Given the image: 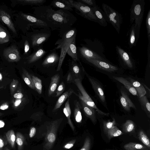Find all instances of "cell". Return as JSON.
<instances>
[{
    "label": "cell",
    "mask_w": 150,
    "mask_h": 150,
    "mask_svg": "<svg viewBox=\"0 0 150 150\" xmlns=\"http://www.w3.org/2000/svg\"><path fill=\"white\" fill-rule=\"evenodd\" d=\"M60 119H57L52 121L48 126V132L46 138V144L45 148L49 149L54 142L56 138V131L60 122Z\"/></svg>",
    "instance_id": "obj_9"
},
{
    "label": "cell",
    "mask_w": 150,
    "mask_h": 150,
    "mask_svg": "<svg viewBox=\"0 0 150 150\" xmlns=\"http://www.w3.org/2000/svg\"><path fill=\"white\" fill-rule=\"evenodd\" d=\"M145 4L144 0H134L130 9V23L132 24L134 22L135 33L138 39L144 16Z\"/></svg>",
    "instance_id": "obj_3"
},
{
    "label": "cell",
    "mask_w": 150,
    "mask_h": 150,
    "mask_svg": "<svg viewBox=\"0 0 150 150\" xmlns=\"http://www.w3.org/2000/svg\"><path fill=\"white\" fill-rule=\"evenodd\" d=\"M69 0L77 14L87 20L98 23V21L93 12L92 7L79 0Z\"/></svg>",
    "instance_id": "obj_6"
},
{
    "label": "cell",
    "mask_w": 150,
    "mask_h": 150,
    "mask_svg": "<svg viewBox=\"0 0 150 150\" xmlns=\"http://www.w3.org/2000/svg\"><path fill=\"white\" fill-rule=\"evenodd\" d=\"M5 123L4 121L1 120H0V128H1L4 126Z\"/></svg>",
    "instance_id": "obj_52"
},
{
    "label": "cell",
    "mask_w": 150,
    "mask_h": 150,
    "mask_svg": "<svg viewBox=\"0 0 150 150\" xmlns=\"http://www.w3.org/2000/svg\"><path fill=\"white\" fill-rule=\"evenodd\" d=\"M63 112L67 119L68 123L69 125L72 130L74 131V126L70 119L71 111L70 108L69 99L67 100L65 104V106L63 109Z\"/></svg>",
    "instance_id": "obj_28"
},
{
    "label": "cell",
    "mask_w": 150,
    "mask_h": 150,
    "mask_svg": "<svg viewBox=\"0 0 150 150\" xmlns=\"http://www.w3.org/2000/svg\"><path fill=\"white\" fill-rule=\"evenodd\" d=\"M18 1L24 5H35L36 6L43 5L46 1L45 0H19Z\"/></svg>",
    "instance_id": "obj_32"
},
{
    "label": "cell",
    "mask_w": 150,
    "mask_h": 150,
    "mask_svg": "<svg viewBox=\"0 0 150 150\" xmlns=\"http://www.w3.org/2000/svg\"><path fill=\"white\" fill-rule=\"evenodd\" d=\"M4 150H10L9 149L7 148H6Z\"/></svg>",
    "instance_id": "obj_54"
},
{
    "label": "cell",
    "mask_w": 150,
    "mask_h": 150,
    "mask_svg": "<svg viewBox=\"0 0 150 150\" xmlns=\"http://www.w3.org/2000/svg\"><path fill=\"white\" fill-rule=\"evenodd\" d=\"M121 95L120 96V101L121 105L126 111H129L131 108L136 109V108L126 93L124 91H121Z\"/></svg>",
    "instance_id": "obj_16"
},
{
    "label": "cell",
    "mask_w": 150,
    "mask_h": 150,
    "mask_svg": "<svg viewBox=\"0 0 150 150\" xmlns=\"http://www.w3.org/2000/svg\"><path fill=\"white\" fill-rule=\"evenodd\" d=\"M108 136L109 139L118 137L123 134L122 132L116 126H114L107 132Z\"/></svg>",
    "instance_id": "obj_34"
},
{
    "label": "cell",
    "mask_w": 150,
    "mask_h": 150,
    "mask_svg": "<svg viewBox=\"0 0 150 150\" xmlns=\"http://www.w3.org/2000/svg\"><path fill=\"white\" fill-rule=\"evenodd\" d=\"M24 136L19 132L16 134V142L18 145V150H22L25 142Z\"/></svg>",
    "instance_id": "obj_36"
},
{
    "label": "cell",
    "mask_w": 150,
    "mask_h": 150,
    "mask_svg": "<svg viewBox=\"0 0 150 150\" xmlns=\"http://www.w3.org/2000/svg\"><path fill=\"white\" fill-rule=\"evenodd\" d=\"M74 91L71 88L63 93L57 100L54 106V110H57L59 108L65 100L73 93H75Z\"/></svg>",
    "instance_id": "obj_23"
},
{
    "label": "cell",
    "mask_w": 150,
    "mask_h": 150,
    "mask_svg": "<svg viewBox=\"0 0 150 150\" xmlns=\"http://www.w3.org/2000/svg\"><path fill=\"white\" fill-rule=\"evenodd\" d=\"M139 101L142 109L145 112L147 116L150 117V103L147 97L144 96L139 98Z\"/></svg>",
    "instance_id": "obj_25"
},
{
    "label": "cell",
    "mask_w": 150,
    "mask_h": 150,
    "mask_svg": "<svg viewBox=\"0 0 150 150\" xmlns=\"http://www.w3.org/2000/svg\"><path fill=\"white\" fill-rule=\"evenodd\" d=\"M33 8L34 16L45 23L51 30H59L60 38L77 20L70 11L61 9L55 10L50 5L36 6Z\"/></svg>",
    "instance_id": "obj_1"
},
{
    "label": "cell",
    "mask_w": 150,
    "mask_h": 150,
    "mask_svg": "<svg viewBox=\"0 0 150 150\" xmlns=\"http://www.w3.org/2000/svg\"><path fill=\"white\" fill-rule=\"evenodd\" d=\"M21 100L20 99L16 100L14 103V105L16 106H18L21 103Z\"/></svg>",
    "instance_id": "obj_50"
},
{
    "label": "cell",
    "mask_w": 150,
    "mask_h": 150,
    "mask_svg": "<svg viewBox=\"0 0 150 150\" xmlns=\"http://www.w3.org/2000/svg\"><path fill=\"white\" fill-rule=\"evenodd\" d=\"M139 140L148 148L150 149V140L146 134L142 130L140 131L139 134Z\"/></svg>",
    "instance_id": "obj_35"
},
{
    "label": "cell",
    "mask_w": 150,
    "mask_h": 150,
    "mask_svg": "<svg viewBox=\"0 0 150 150\" xmlns=\"http://www.w3.org/2000/svg\"><path fill=\"white\" fill-rule=\"evenodd\" d=\"M10 15L4 11L0 9V20L4 22L14 33L16 31L11 19Z\"/></svg>",
    "instance_id": "obj_18"
},
{
    "label": "cell",
    "mask_w": 150,
    "mask_h": 150,
    "mask_svg": "<svg viewBox=\"0 0 150 150\" xmlns=\"http://www.w3.org/2000/svg\"><path fill=\"white\" fill-rule=\"evenodd\" d=\"M65 86L63 82H62L59 86L56 92V97H58L61 95L65 90Z\"/></svg>",
    "instance_id": "obj_41"
},
{
    "label": "cell",
    "mask_w": 150,
    "mask_h": 150,
    "mask_svg": "<svg viewBox=\"0 0 150 150\" xmlns=\"http://www.w3.org/2000/svg\"><path fill=\"white\" fill-rule=\"evenodd\" d=\"M30 45H31V44H30L28 40H25L24 43V54L27 55L29 52Z\"/></svg>",
    "instance_id": "obj_44"
},
{
    "label": "cell",
    "mask_w": 150,
    "mask_h": 150,
    "mask_svg": "<svg viewBox=\"0 0 150 150\" xmlns=\"http://www.w3.org/2000/svg\"><path fill=\"white\" fill-rule=\"evenodd\" d=\"M2 79V76L1 74L0 73V81Z\"/></svg>",
    "instance_id": "obj_53"
},
{
    "label": "cell",
    "mask_w": 150,
    "mask_h": 150,
    "mask_svg": "<svg viewBox=\"0 0 150 150\" xmlns=\"http://www.w3.org/2000/svg\"><path fill=\"white\" fill-rule=\"evenodd\" d=\"M81 2L91 7H93L96 5V1L94 0H79Z\"/></svg>",
    "instance_id": "obj_43"
},
{
    "label": "cell",
    "mask_w": 150,
    "mask_h": 150,
    "mask_svg": "<svg viewBox=\"0 0 150 150\" xmlns=\"http://www.w3.org/2000/svg\"><path fill=\"white\" fill-rule=\"evenodd\" d=\"M77 32L76 28H71L65 33L55 43V45L57 46L54 49L56 50L59 49L61 50L59 60L56 70L57 71L60 70L69 46L73 40L76 38Z\"/></svg>",
    "instance_id": "obj_2"
},
{
    "label": "cell",
    "mask_w": 150,
    "mask_h": 150,
    "mask_svg": "<svg viewBox=\"0 0 150 150\" xmlns=\"http://www.w3.org/2000/svg\"><path fill=\"white\" fill-rule=\"evenodd\" d=\"M146 25L147 31L148 42H150V9H149L147 15Z\"/></svg>",
    "instance_id": "obj_39"
},
{
    "label": "cell",
    "mask_w": 150,
    "mask_h": 150,
    "mask_svg": "<svg viewBox=\"0 0 150 150\" xmlns=\"http://www.w3.org/2000/svg\"><path fill=\"white\" fill-rule=\"evenodd\" d=\"M4 146V142L3 140L0 138V150H2Z\"/></svg>",
    "instance_id": "obj_48"
},
{
    "label": "cell",
    "mask_w": 150,
    "mask_h": 150,
    "mask_svg": "<svg viewBox=\"0 0 150 150\" xmlns=\"http://www.w3.org/2000/svg\"><path fill=\"white\" fill-rule=\"evenodd\" d=\"M135 128V125L134 122L131 120L126 121L123 125V131L126 133H129L133 132Z\"/></svg>",
    "instance_id": "obj_31"
},
{
    "label": "cell",
    "mask_w": 150,
    "mask_h": 150,
    "mask_svg": "<svg viewBox=\"0 0 150 150\" xmlns=\"http://www.w3.org/2000/svg\"><path fill=\"white\" fill-rule=\"evenodd\" d=\"M51 35V30L45 29L33 30L29 35L31 47L34 50L42 47Z\"/></svg>",
    "instance_id": "obj_4"
},
{
    "label": "cell",
    "mask_w": 150,
    "mask_h": 150,
    "mask_svg": "<svg viewBox=\"0 0 150 150\" xmlns=\"http://www.w3.org/2000/svg\"><path fill=\"white\" fill-rule=\"evenodd\" d=\"M32 79L35 89L40 94H42V85L41 80L35 76H32Z\"/></svg>",
    "instance_id": "obj_33"
},
{
    "label": "cell",
    "mask_w": 150,
    "mask_h": 150,
    "mask_svg": "<svg viewBox=\"0 0 150 150\" xmlns=\"http://www.w3.org/2000/svg\"><path fill=\"white\" fill-rule=\"evenodd\" d=\"M8 105L7 104H3L0 106V109L2 110H5L8 108Z\"/></svg>",
    "instance_id": "obj_49"
},
{
    "label": "cell",
    "mask_w": 150,
    "mask_h": 150,
    "mask_svg": "<svg viewBox=\"0 0 150 150\" xmlns=\"http://www.w3.org/2000/svg\"><path fill=\"white\" fill-rule=\"evenodd\" d=\"M124 148L125 150H147L146 146L140 144L132 142L125 144Z\"/></svg>",
    "instance_id": "obj_27"
},
{
    "label": "cell",
    "mask_w": 150,
    "mask_h": 150,
    "mask_svg": "<svg viewBox=\"0 0 150 150\" xmlns=\"http://www.w3.org/2000/svg\"><path fill=\"white\" fill-rule=\"evenodd\" d=\"M115 79L122 84L132 95L138 96L137 92L132 84L125 78L122 77L113 76Z\"/></svg>",
    "instance_id": "obj_21"
},
{
    "label": "cell",
    "mask_w": 150,
    "mask_h": 150,
    "mask_svg": "<svg viewBox=\"0 0 150 150\" xmlns=\"http://www.w3.org/2000/svg\"><path fill=\"white\" fill-rule=\"evenodd\" d=\"M116 50L119 57L128 67L132 68L133 65L131 59L128 53L118 45H116Z\"/></svg>",
    "instance_id": "obj_15"
},
{
    "label": "cell",
    "mask_w": 150,
    "mask_h": 150,
    "mask_svg": "<svg viewBox=\"0 0 150 150\" xmlns=\"http://www.w3.org/2000/svg\"><path fill=\"white\" fill-rule=\"evenodd\" d=\"M80 100L82 108L85 115L93 123H95L97 120L95 109Z\"/></svg>",
    "instance_id": "obj_19"
},
{
    "label": "cell",
    "mask_w": 150,
    "mask_h": 150,
    "mask_svg": "<svg viewBox=\"0 0 150 150\" xmlns=\"http://www.w3.org/2000/svg\"><path fill=\"white\" fill-rule=\"evenodd\" d=\"M47 52L45 51L42 47L34 50L33 52L29 56L27 57L28 62L33 63L40 61L47 54Z\"/></svg>",
    "instance_id": "obj_12"
},
{
    "label": "cell",
    "mask_w": 150,
    "mask_h": 150,
    "mask_svg": "<svg viewBox=\"0 0 150 150\" xmlns=\"http://www.w3.org/2000/svg\"><path fill=\"white\" fill-rule=\"evenodd\" d=\"M3 54L5 57L9 61H17L21 59L19 52L14 45L4 49Z\"/></svg>",
    "instance_id": "obj_11"
},
{
    "label": "cell",
    "mask_w": 150,
    "mask_h": 150,
    "mask_svg": "<svg viewBox=\"0 0 150 150\" xmlns=\"http://www.w3.org/2000/svg\"><path fill=\"white\" fill-rule=\"evenodd\" d=\"M77 47L79 58H81L84 60L88 59H96L107 62L106 59L100 55L83 44Z\"/></svg>",
    "instance_id": "obj_7"
},
{
    "label": "cell",
    "mask_w": 150,
    "mask_h": 150,
    "mask_svg": "<svg viewBox=\"0 0 150 150\" xmlns=\"http://www.w3.org/2000/svg\"><path fill=\"white\" fill-rule=\"evenodd\" d=\"M72 76L71 74L70 73H69L67 77V81H70L72 80Z\"/></svg>",
    "instance_id": "obj_51"
},
{
    "label": "cell",
    "mask_w": 150,
    "mask_h": 150,
    "mask_svg": "<svg viewBox=\"0 0 150 150\" xmlns=\"http://www.w3.org/2000/svg\"><path fill=\"white\" fill-rule=\"evenodd\" d=\"M75 143V141H71L66 144L63 147L64 148L66 149H69L72 147Z\"/></svg>",
    "instance_id": "obj_45"
},
{
    "label": "cell",
    "mask_w": 150,
    "mask_h": 150,
    "mask_svg": "<svg viewBox=\"0 0 150 150\" xmlns=\"http://www.w3.org/2000/svg\"><path fill=\"white\" fill-rule=\"evenodd\" d=\"M13 96L15 98H20L23 97V95L21 93H18L14 94Z\"/></svg>",
    "instance_id": "obj_47"
},
{
    "label": "cell",
    "mask_w": 150,
    "mask_h": 150,
    "mask_svg": "<svg viewBox=\"0 0 150 150\" xmlns=\"http://www.w3.org/2000/svg\"><path fill=\"white\" fill-rule=\"evenodd\" d=\"M36 129L34 127H32L30 129L29 132V137L30 138L33 137L35 134Z\"/></svg>",
    "instance_id": "obj_46"
},
{
    "label": "cell",
    "mask_w": 150,
    "mask_h": 150,
    "mask_svg": "<svg viewBox=\"0 0 150 150\" xmlns=\"http://www.w3.org/2000/svg\"><path fill=\"white\" fill-rule=\"evenodd\" d=\"M6 137L11 147L14 148L16 141V137L14 131L12 129L8 130L6 134Z\"/></svg>",
    "instance_id": "obj_30"
},
{
    "label": "cell",
    "mask_w": 150,
    "mask_h": 150,
    "mask_svg": "<svg viewBox=\"0 0 150 150\" xmlns=\"http://www.w3.org/2000/svg\"><path fill=\"white\" fill-rule=\"evenodd\" d=\"M76 40V38H75L70 44L67 53L71 57L72 59L81 64L78 54Z\"/></svg>",
    "instance_id": "obj_20"
},
{
    "label": "cell",
    "mask_w": 150,
    "mask_h": 150,
    "mask_svg": "<svg viewBox=\"0 0 150 150\" xmlns=\"http://www.w3.org/2000/svg\"><path fill=\"white\" fill-rule=\"evenodd\" d=\"M54 7L72 11L73 8L69 0H54L52 1L50 5Z\"/></svg>",
    "instance_id": "obj_13"
},
{
    "label": "cell",
    "mask_w": 150,
    "mask_h": 150,
    "mask_svg": "<svg viewBox=\"0 0 150 150\" xmlns=\"http://www.w3.org/2000/svg\"><path fill=\"white\" fill-rule=\"evenodd\" d=\"M9 40L8 35L1 27L0 26V44L8 42Z\"/></svg>",
    "instance_id": "obj_37"
},
{
    "label": "cell",
    "mask_w": 150,
    "mask_h": 150,
    "mask_svg": "<svg viewBox=\"0 0 150 150\" xmlns=\"http://www.w3.org/2000/svg\"><path fill=\"white\" fill-rule=\"evenodd\" d=\"M92 8L94 15L98 21V23L104 27L107 26V20L104 12L97 5Z\"/></svg>",
    "instance_id": "obj_17"
},
{
    "label": "cell",
    "mask_w": 150,
    "mask_h": 150,
    "mask_svg": "<svg viewBox=\"0 0 150 150\" xmlns=\"http://www.w3.org/2000/svg\"><path fill=\"white\" fill-rule=\"evenodd\" d=\"M60 56L54 49L51 50L41 60V64L44 67H49L58 64Z\"/></svg>",
    "instance_id": "obj_8"
},
{
    "label": "cell",
    "mask_w": 150,
    "mask_h": 150,
    "mask_svg": "<svg viewBox=\"0 0 150 150\" xmlns=\"http://www.w3.org/2000/svg\"><path fill=\"white\" fill-rule=\"evenodd\" d=\"M59 74H56L51 78V81L48 91V94L49 96L54 94L55 91L60 79Z\"/></svg>",
    "instance_id": "obj_24"
},
{
    "label": "cell",
    "mask_w": 150,
    "mask_h": 150,
    "mask_svg": "<svg viewBox=\"0 0 150 150\" xmlns=\"http://www.w3.org/2000/svg\"><path fill=\"white\" fill-rule=\"evenodd\" d=\"M103 124L104 131L107 133L108 130L115 126L116 124V121L115 119L113 118L112 121H105Z\"/></svg>",
    "instance_id": "obj_38"
},
{
    "label": "cell",
    "mask_w": 150,
    "mask_h": 150,
    "mask_svg": "<svg viewBox=\"0 0 150 150\" xmlns=\"http://www.w3.org/2000/svg\"><path fill=\"white\" fill-rule=\"evenodd\" d=\"M89 82L94 91L103 102H105V98L103 91L100 84L93 78L87 76Z\"/></svg>",
    "instance_id": "obj_14"
},
{
    "label": "cell",
    "mask_w": 150,
    "mask_h": 150,
    "mask_svg": "<svg viewBox=\"0 0 150 150\" xmlns=\"http://www.w3.org/2000/svg\"><path fill=\"white\" fill-rule=\"evenodd\" d=\"M25 76L24 78V80L25 83L31 88L34 89L32 78H31L28 74Z\"/></svg>",
    "instance_id": "obj_40"
},
{
    "label": "cell",
    "mask_w": 150,
    "mask_h": 150,
    "mask_svg": "<svg viewBox=\"0 0 150 150\" xmlns=\"http://www.w3.org/2000/svg\"><path fill=\"white\" fill-rule=\"evenodd\" d=\"M85 60L99 69L108 72H114L118 69L116 66L106 62L96 59H88Z\"/></svg>",
    "instance_id": "obj_10"
},
{
    "label": "cell",
    "mask_w": 150,
    "mask_h": 150,
    "mask_svg": "<svg viewBox=\"0 0 150 150\" xmlns=\"http://www.w3.org/2000/svg\"><path fill=\"white\" fill-rule=\"evenodd\" d=\"M75 107L74 112V116L76 121L78 123L81 122L82 117L81 111V107L79 103L76 100L74 102Z\"/></svg>",
    "instance_id": "obj_29"
},
{
    "label": "cell",
    "mask_w": 150,
    "mask_h": 150,
    "mask_svg": "<svg viewBox=\"0 0 150 150\" xmlns=\"http://www.w3.org/2000/svg\"><path fill=\"white\" fill-rule=\"evenodd\" d=\"M91 146V140L89 138H86L82 148L80 150H89Z\"/></svg>",
    "instance_id": "obj_42"
},
{
    "label": "cell",
    "mask_w": 150,
    "mask_h": 150,
    "mask_svg": "<svg viewBox=\"0 0 150 150\" xmlns=\"http://www.w3.org/2000/svg\"><path fill=\"white\" fill-rule=\"evenodd\" d=\"M102 7L107 21L111 23L119 33L122 22L121 14L106 4L103 3Z\"/></svg>",
    "instance_id": "obj_5"
},
{
    "label": "cell",
    "mask_w": 150,
    "mask_h": 150,
    "mask_svg": "<svg viewBox=\"0 0 150 150\" xmlns=\"http://www.w3.org/2000/svg\"><path fill=\"white\" fill-rule=\"evenodd\" d=\"M127 79L131 83L137 91L139 98L146 95V91L141 83L131 78H128Z\"/></svg>",
    "instance_id": "obj_22"
},
{
    "label": "cell",
    "mask_w": 150,
    "mask_h": 150,
    "mask_svg": "<svg viewBox=\"0 0 150 150\" xmlns=\"http://www.w3.org/2000/svg\"><path fill=\"white\" fill-rule=\"evenodd\" d=\"M138 39L137 38L135 31V24H132L130 30L129 44L130 48L135 46Z\"/></svg>",
    "instance_id": "obj_26"
}]
</instances>
